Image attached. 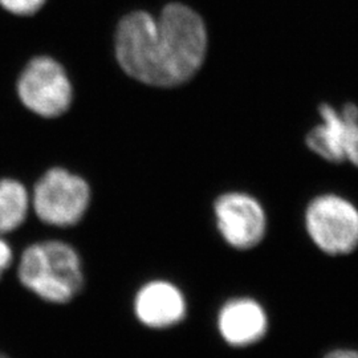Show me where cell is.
Instances as JSON below:
<instances>
[{
    "label": "cell",
    "mask_w": 358,
    "mask_h": 358,
    "mask_svg": "<svg viewBox=\"0 0 358 358\" xmlns=\"http://www.w3.org/2000/svg\"><path fill=\"white\" fill-rule=\"evenodd\" d=\"M304 226L312 243L325 255H350L358 248V207L340 194L315 196L306 208Z\"/></svg>",
    "instance_id": "3957f363"
},
{
    "label": "cell",
    "mask_w": 358,
    "mask_h": 358,
    "mask_svg": "<svg viewBox=\"0 0 358 358\" xmlns=\"http://www.w3.org/2000/svg\"><path fill=\"white\" fill-rule=\"evenodd\" d=\"M15 90L19 103L41 118L64 115L73 100V87L64 66L45 55L27 62L16 78Z\"/></svg>",
    "instance_id": "277c9868"
},
{
    "label": "cell",
    "mask_w": 358,
    "mask_h": 358,
    "mask_svg": "<svg viewBox=\"0 0 358 358\" xmlns=\"http://www.w3.org/2000/svg\"><path fill=\"white\" fill-rule=\"evenodd\" d=\"M217 230L236 250L255 248L267 234V214L262 203L245 192H226L214 205Z\"/></svg>",
    "instance_id": "52a82bcc"
},
{
    "label": "cell",
    "mask_w": 358,
    "mask_h": 358,
    "mask_svg": "<svg viewBox=\"0 0 358 358\" xmlns=\"http://www.w3.org/2000/svg\"><path fill=\"white\" fill-rule=\"evenodd\" d=\"M345 162H349L358 169V120L352 127L349 140H348V146H346Z\"/></svg>",
    "instance_id": "4fadbf2b"
},
{
    "label": "cell",
    "mask_w": 358,
    "mask_h": 358,
    "mask_svg": "<svg viewBox=\"0 0 358 358\" xmlns=\"http://www.w3.org/2000/svg\"><path fill=\"white\" fill-rule=\"evenodd\" d=\"M214 325L224 345L234 350H244L260 344L267 337L268 312L255 297L234 296L219 306Z\"/></svg>",
    "instance_id": "ba28073f"
},
{
    "label": "cell",
    "mask_w": 358,
    "mask_h": 358,
    "mask_svg": "<svg viewBox=\"0 0 358 358\" xmlns=\"http://www.w3.org/2000/svg\"><path fill=\"white\" fill-rule=\"evenodd\" d=\"M0 358H11V357H10V356H8V355H6V353H4V352H1V350H0Z\"/></svg>",
    "instance_id": "9a60e30c"
},
{
    "label": "cell",
    "mask_w": 358,
    "mask_h": 358,
    "mask_svg": "<svg viewBox=\"0 0 358 358\" xmlns=\"http://www.w3.org/2000/svg\"><path fill=\"white\" fill-rule=\"evenodd\" d=\"M15 262L13 245L8 243L6 236H0V280L11 269Z\"/></svg>",
    "instance_id": "7c38bea8"
},
{
    "label": "cell",
    "mask_w": 358,
    "mask_h": 358,
    "mask_svg": "<svg viewBox=\"0 0 358 358\" xmlns=\"http://www.w3.org/2000/svg\"><path fill=\"white\" fill-rule=\"evenodd\" d=\"M47 0H0V10L15 19H28L38 15Z\"/></svg>",
    "instance_id": "8fae6325"
},
{
    "label": "cell",
    "mask_w": 358,
    "mask_h": 358,
    "mask_svg": "<svg viewBox=\"0 0 358 358\" xmlns=\"http://www.w3.org/2000/svg\"><path fill=\"white\" fill-rule=\"evenodd\" d=\"M16 276L27 292L51 306H68L85 285L81 257L71 244L60 241L27 245L17 260Z\"/></svg>",
    "instance_id": "7a4b0ae2"
},
{
    "label": "cell",
    "mask_w": 358,
    "mask_h": 358,
    "mask_svg": "<svg viewBox=\"0 0 358 358\" xmlns=\"http://www.w3.org/2000/svg\"><path fill=\"white\" fill-rule=\"evenodd\" d=\"M320 122L308 131V149L319 158L331 164H344L346 146L352 127L358 120V106L346 103L336 108L322 103L319 108Z\"/></svg>",
    "instance_id": "9c48e42d"
},
{
    "label": "cell",
    "mask_w": 358,
    "mask_h": 358,
    "mask_svg": "<svg viewBox=\"0 0 358 358\" xmlns=\"http://www.w3.org/2000/svg\"><path fill=\"white\" fill-rule=\"evenodd\" d=\"M115 59L122 71L142 84L173 88L201 69L207 52L203 19L190 7L171 3L158 17L128 13L117 26Z\"/></svg>",
    "instance_id": "6da1fadb"
},
{
    "label": "cell",
    "mask_w": 358,
    "mask_h": 358,
    "mask_svg": "<svg viewBox=\"0 0 358 358\" xmlns=\"http://www.w3.org/2000/svg\"><path fill=\"white\" fill-rule=\"evenodd\" d=\"M90 202L88 182L63 167L47 170L34 186L31 208L45 224L71 227L85 215Z\"/></svg>",
    "instance_id": "5b68a950"
},
{
    "label": "cell",
    "mask_w": 358,
    "mask_h": 358,
    "mask_svg": "<svg viewBox=\"0 0 358 358\" xmlns=\"http://www.w3.org/2000/svg\"><path fill=\"white\" fill-rule=\"evenodd\" d=\"M189 301L182 288L166 279H153L142 284L131 301L136 322L150 332H170L189 317Z\"/></svg>",
    "instance_id": "8992f818"
},
{
    "label": "cell",
    "mask_w": 358,
    "mask_h": 358,
    "mask_svg": "<svg viewBox=\"0 0 358 358\" xmlns=\"http://www.w3.org/2000/svg\"><path fill=\"white\" fill-rule=\"evenodd\" d=\"M31 210V194L26 185L13 177L0 178V236L19 230Z\"/></svg>",
    "instance_id": "30bf717a"
},
{
    "label": "cell",
    "mask_w": 358,
    "mask_h": 358,
    "mask_svg": "<svg viewBox=\"0 0 358 358\" xmlns=\"http://www.w3.org/2000/svg\"><path fill=\"white\" fill-rule=\"evenodd\" d=\"M325 358H358V350L355 349H334Z\"/></svg>",
    "instance_id": "5bb4252c"
}]
</instances>
